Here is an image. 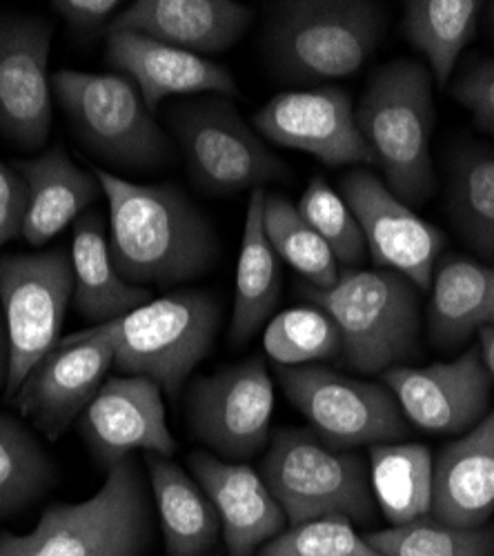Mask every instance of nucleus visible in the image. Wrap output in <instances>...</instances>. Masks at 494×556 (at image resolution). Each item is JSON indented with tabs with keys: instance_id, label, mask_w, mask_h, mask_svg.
Segmentation results:
<instances>
[{
	"instance_id": "obj_9",
	"label": "nucleus",
	"mask_w": 494,
	"mask_h": 556,
	"mask_svg": "<svg viewBox=\"0 0 494 556\" xmlns=\"http://www.w3.org/2000/svg\"><path fill=\"white\" fill-rule=\"evenodd\" d=\"M169 127L197 188L212 197L258 190L288 174L243 121L230 97L201 94L167 110Z\"/></svg>"
},
{
	"instance_id": "obj_11",
	"label": "nucleus",
	"mask_w": 494,
	"mask_h": 556,
	"mask_svg": "<svg viewBox=\"0 0 494 556\" xmlns=\"http://www.w3.org/2000/svg\"><path fill=\"white\" fill-rule=\"evenodd\" d=\"M277 377L312 430L337 447L396 443L410 432L394 396L377 383L321 365H277Z\"/></svg>"
},
{
	"instance_id": "obj_37",
	"label": "nucleus",
	"mask_w": 494,
	"mask_h": 556,
	"mask_svg": "<svg viewBox=\"0 0 494 556\" xmlns=\"http://www.w3.org/2000/svg\"><path fill=\"white\" fill-rule=\"evenodd\" d=\"M453 97L472 114L477 127L494 136V59L468 65L453 85Z\"/></svg>"
},
{
	"instance_id": "obj_4",
	"label": "nucleus",
	"mask_w": 494,
	"mask_h": 556,
	"mask_svg": "<svg viewBox=\"0 0 494 556\" xmlns=\"http://www.w3.org/2000/svg\"><path fill=\"white\" fill-rule=\"evenodd\" d=\"M299 294L337 323L343 358L356 372H385L417 350L419 299L396 271L347 269L330 290L301 283Z\"/></svg>"
},
{
	"instance_id": "obj_31",
	"label": "nucleus",
	"mask_w": 494,
	"mask_h": 556,
	"mask_svg": "<svg viewBox=\"0 0 494 556\" xmlns=\"http://www.w3.org/2000/svg\"><path fill=\"white\" fill-rule=\"evenodd\" d=\"M265 237L288 265H292L305 283L330 290L339 281V265L326 241L299 214L296 205L281 194L265 197L263 212Z\"/></svg>"
},
{
	"instance_id": "obj_2",
	"label": "nucleus",
	"mask_w": 494,
	"mask_h": 556,
	"mask_svg": "<svg viewBox=\"0 0 494 556\" xmlns=\"http://www.w3.org/2000/svg\"><path fill=\"white\" fill-rule=\"evenodd\" d=\"M383 29V8L370 0H279L267 5L263 52L279 80L319 87L362 70Z\"/></svg>"
},
{
	"instance_id": "obj_16",
	"label": "nucleus",
	"mask_w": 494,
	"mask_h": 556,
	"mask_svg": "<svg viewBox=\"0 0 494 556\" xmlns=\"http://www.w3.org/2000/svg\"><path fill=\"white\" fill-rule=\"evenodd\" d=\"M343 201L362 225L366 248L381 269L401 274L419 288L430 290L445 237L417 216L388 185L368 169H354L341 180Z\"/></svg>"
},
{
	"instance_id": "obj_36",
	"label": "nucleus",
	"mask_w": 494,
	"mask_h": 556,
	"mask_svg": "<svg viewBox=\"0 0 494 556\" xmlns=\"http://www.w3.org/2000/svg\"><path fill=\"white\" fill-rule=\"evenodd\" d=\"M256 556H381L366 536H358L352 521L341 515L290 526L267 541Z\"/></svg>"
},
{
	"instance_id": "obj_18",
	"label": "nucleus",
	"mask_w": 494,
	"mask_h": 556,
	"mask_svg": "<svg viewBox=\"0 0 494 556\" xmlns=\"http://www.w3.org/2000/svg\"><path fill=\"white\" fill-rule=\"evenodd\" d=\"M78 428L89 452L105 470L131 456V452L165 458L176 452V441L165 421L161 388L148 377L107 379L80 414Z\"/></svg>"
},
{
	"instance_id": "obj_8",
	"label": "nucleus",
	"mask_w": 494,
	"mask_h": 556,
	"mask_svg": "<svg viewBox=\"0 0 494 556\" xmlns=\"http://www.w3.org/2000/svg\"><path fill=\"white\" fill-rule=\"evenodd\" d=\"M220 326V307L201 290H181L150 301L114 320V367L148 377L178 396L194 367L207 356Z\"/></svg>"
},
{
	"instance_id": "obj_35",
	"label": "nucleus",
	"mask_w": 494,
	"mask_h": 556,
	"mask_svg": "<svg viewBox=\"0 0 494 556\" xmlns=\"http://www.w3.org/2000/svg\"><path fill=\"white\" fill-rule=\"evenodd\" d=\"M305 223L326 241L337 263L358 265L366 256V239L347 203L330 188L324 176H314L299 205Z\"/></svg>"
},
{
	"instance_id": "obj_34",
	"label": "nucleus",
	"mask_w": 494,
	"mask_h": 556,
	"mask_svg": "<svg viewBox=\"0 0 494 556\" xmlns=\"http://www.w3.org/2000/svg\"><path fill=\"white\" fill-rule=\"evenodd\" d=\"M263 345L277 365H305L341 352L337 323L317 305L292 307L267 323Z\"/></svg>"
},
{
	"instance_id": "obj_43",
	"label": "nucleus",
	"mask_w": 494,
	"mask_h": 556,
	"mask_svg": "<svg viewBox=\"0 0 494 556\" xmlns=\"http://www.w3.org/2000/svg\"><path fill=\"white\" fill-rule=\"evenodd\" d=\"M487 29L494 38V3H490V8H487Z\"/></svg>"
},
{
	"instance_id": "obj_21",
	"label": "nucleus",
	"mask_w": 494,
	"mask_h": 556,
	"mask_svg": "<svg viewBox=\"0 0 494 556\" xmlns=\"http://www.w3.org/2000/svg\"><path fill=\"white\" fill-rule=\"evenodd\" d=\"M254 12L235 0H137L110 31H134L192 54H218L241 40Z\"/></svg>"
},
{
	"instance_id": "obj_25",
	"label": "nucleus",
	"mask_w": 494,
	"mask_h": 556,
	"mask_svg": "<svg viewBox=\"0 0 494 556\" xmlns=\"http://www.w3.org/2000/svg\"><path fill=\"white\" fill-rule=\"evenodd\" d=\"M72 265L76 309L97 326L118 320L152 301L148 288L131 286L118 274L110 252L105 220L99 212H87L76 218Z\"/></svg>"
},
{
	"instance_id": "obj_5",
	"label": "nucleus",
	"mask_w": 494,
	"mask_h": 556,
	"mask_svg": "<svg viewBox=\"0 0 494 556\" xmlns=\"http://www.w3.org/2000/svg\"><path fill=\"white\" fill-rule=\"evenodd\" d=\"M52 89L83 148L105 165L156 172L172 163L169 136L127 76L61 70Z\"/></svg>"
},
{
	"instance_id": "obj_23",
	"label": "nucleus",
	"mask_w": 494,
	"mask_h": 556,
	"mask_svg": "<svg viewBox=\"0 0 494 556\" xmlns=\"http://www.w3.org/2000/svg\"><path fill=\"white\" fill-rule=\"evenodd\" d=\"M14 169L29 188L23 239L34 248L50 243L69 223H76L103 192L94 169L78 167L61 146L16 161Z\"/></svg>"
},
{
	"instance_id": "obj_24",
	"label": "nucleus",
	"mask_w": 494,
	"mask_h": 556,
	"mask_svg": "<svg viewBox=\"0 0 494 556\" xmlns=\"http://www.w3.org/2000/svg\"><path fill=\"white\" fill-rule=\"evenodd\" d=\"M430 294L428 334L434 348L455 350L494 328V267L464 256L439 258Z\"/></svg>"
},
{
	"instance_id": "obj_6",
	"label": "nucleus",
	"mask_w": 494,
	"mask_h": 556,
	"mask_svg": "<svg viewBox=\"0 0 494 556\" xmlns=\"http://www.w3.org/2000/svg\"><path fill=\"white\" fill-rule=\"evenodd\" d=\"M261 477L283 507L288 526L330 515L358 523L375 519L364 460L314 430H277L269 439Z\"/></svg>"
},
{
	"instance_id": "obj_7",
	"label": "nucleus",
	"mask_w": 494,
	"mask_h": 556,
	"mask_svg": "<svg viewBox=\"0 0 494 556\" xmlns=\"http://www.w3.org/2000/svg\"><path fill=\"white\" fill-rule=\"evenodd\" d=\"M150 534L145 477L127 456L107 470L92 498L45 509L25 541L27 556H143Z\"/></svg>"
},
{
	"instance_id": "obj_28",
	"label": "nucleus",
	"mask_w": 494,
	"mask_h": 556,
	"mask_svg": "<svg viewBox=\"0 0 494 556\" xmlns=\"http://www.w3.org/2000/svg\"><path fill=\"white\" fill-rule=\"evenodd\" d=\"M483 3L477 0H410L403 5V36L430 65L439 85H447L472 40Z\"/></svg>"
},
{
	"instance_id": "obj_15",
	"label": "nucleus",
	"mask_w": 494,
	"mask_h": 556,
	"mask_svg": "<svg viewBox=\"0 0 494 556\" xmlns=\"http://www.w3.org/2000/svg\"><path fill=\"white\" fill-rule=\"evenodd\" d=\"M254 127L273 143L305 152L326 167L377 165L358 131L352 99L332 85L281 91L254 114Z\"/></svg>"
},
{
	"instance_id": "obj_41",
	"label": "nucleus",
	"mask_w": 494,
	"mask_h": 556,
	"mask_svg": "<svg viewBox=\"0 0 494 556\" xmlns=\"http://www.w3.org/2000/svg\"><path fill=\"white\" fill-rule=\"evenodd\" d=\"M0 556H27L25 536L0 532Z\"/></svg>"
},
{
	"instance_id": "obj_39",
	"label": "nucleus",
	"mask_w": 494,
	"mask_h": 556,
	"mask_svg": "<svg viewBox=\"0 0 494 556\" xmlns=\"http://www.w3.org/2000/svg\"><path fill=\"white\" fill-rule=\"evenodd\" d=\"M52 8L78 38H94L110 31L112 16L121 10V3L118 0H54Z\"/></svg>"
},
{
	"instance_id": "obj_42",
	"label": "nucleus",
	"mask_w": 494,
	"mask_h": 556,
	"mask_svg": "<svg viewBox=\"0 0 494 556\" xmlns=\"http://www.w3.org/2000/svg\"><path fill=\"white\" fill-rule=\"evenodd\" d=\"M479 339H481V345H479L481 358H483V363H485V367H487L490 377L494 379V328L481 330V332H479Z\"/></svg>"
},
{
	"instance_id": "obj_19",
	"label": "nucleus",
	"mask_w": 494,
	"mask_h": 556,
	"mask_svg": "<svg viewBox=\"0 0 494 556\" xmlns=\"http://www.w3.org/2000/svg\"><path fill=\"white\" fill-rule=\"evenodd\" d=\"M105 42L107 65L139 87L152 114L169 97H235L239 91L230 70L143 34L107 31Z\"/></svg>"
},
{
	"instance_id": "obj_14",
	"label": "nucleus",
	"mask_w": 494,
	"mask_h": 556,
	"mask_svg": "<svg viewBox=\"0 0 494 556\" xmlns=\"http://www.w3.org/2000/svg\"><path fill=\"white\" fill-rule=\"evenodd\" d=\"M52 38L45 18L0 12V136L23 152L50 141Z\"/></svg>"
},
{
	"instance_id": "obj_26",
	"label": "nucleus",
	"mask_w": 494,
	"mask_h": 556,
	"mask_svg": "<svg viewBox=\"0 0 494 556\" xmlns=\"http://www.w3.org/2000/svg\"><path fill=\"white\" fill-rule=\"evenodd\" d=\"M265 197V188L252 190L245 212L237 265V294L230 323V343L235 348H241L258 332L281 299L279 256L269 245L263 225Z\"/></svg>"
},
{
	"instance_id": "obj_30",
	"label": "nucleus",
	"mask_w": 494,
	"mask_h": 556,
	"mask_svg": "<svg viewBox=\"0 0 494 556\" xmlns=\"http://www.w3.org/2000/svg\"><path fill=\"white\" fill-rule=\"evenodd\" d=\"M447 212L461 239L479 256L494 261V152L470 146L455 154Z\"/></svg>"
},
{
	"instance_id": "obj_1",
	"label": "nucleus",
	"mask_w": 494,
	"mask_h": 556,
	"mask_svg": "<svg viewBox=\"0 0 494 556\" xmlns=\"http://www.w3.org/2000/svg\"><path fill=\"white\" fill-rule=\"evenodd\" d=\"M110 207V252L131 286H176L203 276L218 256L210 218L169 182L141 185L94 167Z\"/></svg>"
},
{
	"instance_id": "obj_20",
	"label": "nucleus",
	"mask_w": 494,
	"mask_h": 556,
	"mask_svg": "<svg viewBox=\"0 0 494 556\" xmlns=\"http://www.w3.org/2000/svg\"><path fill=\"white\" fill-rule=\"evenodd\" d=\"M188 466L216 507L230 556H254L288 526L275 494L245 463H232L205 450H194L188 456Z\"/></svg>"
},
{
	"instance_id": "obj_40",
	"label": "nucleus",
	"mask_w": 494,
	"mask_h": 556,
	"mask_svg": "<svg viewBox=\"0 0 494 556\" xmlns=\"http://www.w3.org/2000/svg\"><path fill=\"white\" fill-rule=\"evenodd\" d=\"M10 375V341H8V326H5V314L0 307V392L8 386Z\"/></svg>"
},
{
	"instance_id": "obj_22",
	"label": "nucleus",
	"mask_w": 494,
	"mask_h": 556,
	"mask_svg": "<svg viewBox=\"0 0 494 556\" xmlns=\"http://www.w3.org/2000/svg\"><path fill=\"white\" fill-rule=\"evenodd\" d=\"M432 517L457 528H481L494 513V409L434 458Z\"/></svg>"
},
{
	"instance_id": "obj_3",
	"label": "nucleus",
	"mask_w": 494,
	"mask_h": 556,
	"mask_svg": "<svg viewBox=\"0 0 494 556\" xmlns=\"http://www.w3.org/2000/svg\"><path fill=\"white\" fill-rule=\"evenodd\" d=\"M354 116L388 190L408 207L426 203L436 188L430 154L432 74L421 63L403 59L383 65L370 78Z\"/></svg>"
},
{
	"instance_id": "obj_32",
	"label": "nucleus",
	"mask_w": 494,
	"mask_h": 556,
	"mask_svg": "<svg viewBox=\"0 0 494 556\" xmlns=\"http://www.w3.org/2000/svg\"><path fill=\"white\" fill-rule=\"evenodd\" d=\"M54 479V463L31 432L12 416L0 414V519L38 501Z\"/></svg>"
},
{
	"instance_id": "obj_13",
	"label": "nucleus",
	"mask_w": 494,
	"mask_h": 556,
	"mask_svg": "<svg viewBox=\"0 0 494 556\" xmlns=\"http://www.w3.org/2000/svg\"><path fill=\"white\" fill-rule=\"evenodd\" d=\"M273 409L275 386L261 356L197 379L188 394L192 434L218 458L232 463L265 447Z\"/></svg>"
},
{
	"instance_id": "obj_12",
	"label": "nucleus",
	"mask_w": 494,
	"mask_h": 556,
	"mask_svg": "<svg viewBox=\"0 0 494 556\" xmlns=\"http://www.w3.org/2000/svg\"><path fill=\"white\" fill-rule=\"evenodd\" d=\"M114 354V320L65 337L36 363L12 403L45 437L59 441L103 388Z\"/></svg>"
},
{
	"instance_id": "obj_33",
	"label": "nucleus",
	"mask_w": 494,
	"mask_h": 556,
	"mask_svg": "<svg viewBox=\"0 0 494 556\" xmlns=\"http://www.w3.org/2000/svg\"><path fill=\"white\" fill-rule=\"evenodd\" d=\"M381 556H494V528H457L417 519L366 534Z\"/></svg>"
},
{
	"instance_id": "obj_29",
	"label": "nucleus",
	"mask_w": 494,
	"mask_h": 556,
	"mask_svg": "<svg viewBox=\"0 0 494 556\" xmlns=\"http://www.w3.org/2000/svg\"><path fill=\"white\" fill-rule=\"evenodd\" d=\"M372 492L392 526L428 517L434 458L421 443H379L370 450Z\"/></svg>"
},
{
	"instance_id": "obj_17",
	"label": "nucleus",
	"mask_w": 494,
	"mask_h": 556,
	"mask_svg": "<svg viewBox=\"0 0 494 556\" xmlns=\"http://www.w3.org/2000/svg\"><path fill=\"white\" fill-rule=\"evenodd\" d=\"M383 381L403 416L434 434L468 432L490 409L492 377L479 348L428 367H390Z\"/></svg>"
},
{
	"instance_id": "obj_27",
	"label": "nucleus",
	"mask_w": 494,
	"mask_h": 556,
	"mask_svg": "<svg viewBox=\"0 0 494 556\" xmlns=\"http://www.w3.org/2000/svg\"><path fill=\"white\" fill-rule=\"evenodd\" d=\"M148 472L167 556H207L220 534L207 494L165 456L148 454Z\"/></svg>"
},
{
	"instance_id": "obj_10",
	"label": "nucleus",
	"mask_w": 494,
	"mask_h": 556,
	"mask_svg": "<svg viewBox=\"0 0 494 556\" xmlns=\"http://www.w3.org/2000/svg\"><path fill=\"white\" fill-rule=\"evenodd\" d=\"M72 296L74 265L65 248L0 256V307L10 341L5 396L10 401L36 363L61 341Z\"/></svg>"
},
{
	"instance_id": "obj_38",
	"label": "nucleus",
	"mask_w": 494,
	"mask_h": 556,
	"mask_svg": "<svg viewBox=\"0 0 494 556\" xmlns=\"http://www.w3.org/2000/svg\"><path fill=\"white\" fill-rule=\"evenodd\" d=\"M29 203V188L25 178L0 161V248L23 237V223Z\"/></svg>"
}]
</instances>
